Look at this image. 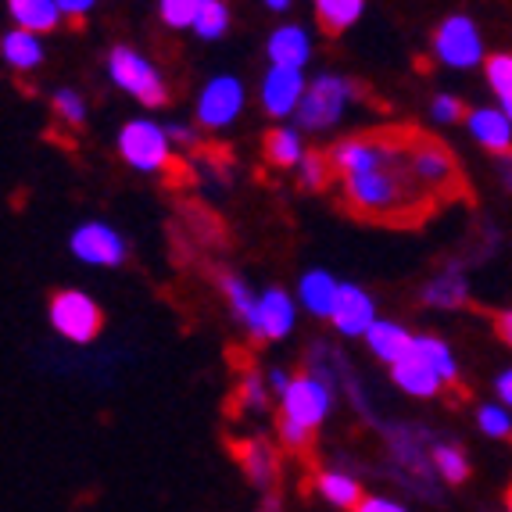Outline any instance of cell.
I'll return each mask as SVG.
<instances>
[{
  "label": "cell",
  "mask_w": 512,
  "mask_h": 512,
  "mask_svg": "<svg viewBox=\"0 0 512 512\" xmlns=\"http://www.w3.org/2000/svg\"><path fill=\"white\" fill-rule=\"evenodd\" d=\"M330 162L344 183L348 208L369 222L409 226V222L427 219L437 201L412 172L402 129L344 140L330 151Z\"/></svg>",
  "instance_id": "obj_1"
},
{
  "label": "cell",
  "mask_w": 512,
  "mask_h": 512,
  "mask_svg": "<svg viewBox=\"0 0 512 512\" xmlns=\"http://www.w3.org/2000/svg\"><path fill=\"white\" fill-rule=\"evenodd\" d=\"M402 144L409 154V165L416 172V180L437 197V201H455L462 194V176L459 165H455L452 151L434 137H423V133H412L402 129Z\"/></svg>",
  "instance_id": "obj_2"
},
{
  "label": "cell",
  "mask_w": 512,
  "mask_h": 512,
  "mask_svg": "<svg viewBox=\"0 0 512 512\" xmlns=\"http://www.w3.org/2000/svg\"><path fill=\"white\" fill-rule=\"evenodd\" d=\"M108 76L115 86H122L129 97H137L147 108H162L169 101V86H165L162 72L154 69L151 61L133 47H115L108 58Z\"/></svg>",
  "instance_id": "obj_3"
},
{
  "label": "cell",
  "mask_w": 512,
  "mask_h": 512,
  "mask_svg": "<svg viewBox=\"0 0 512 512\" xmlns=\"http://www.w3.org/2000/svg\"><path fill=\"white\" fill-rule=\"evenodd\" d=\"M119 154L129 169L137 172H162L172 162L169 129L151 119H133L119 129Z\"/></svg>",
  "instance_id": "obj_4"
},
{
  "label": "cell",
  "mask_w": 512,
  "mask_h": 512,
  "mask_svg": "<svg viewBox=\"0 0 512 512\" xmlns=\"http://www.w3.org/2000/svg\"><path fill=\"white\" fill-rule=\"evenodd\" d=\"M51 326L72 344H90L97 341V333L104 326V312L90 294L83 291H58L47 305Z\"/></svg>",
  "instance_id": "obj_5"
},
{
  "label": "cell",
  "mask_w": 512,
  "mask_h": 512,
  "mask_svg": "<svg viewBox=\"0 0 512 512\" xmlns=\"http://www.w3.org/2000/svg\"><path fill=\"white\" fill-rule=\"evenodd\" d=\"M351 83L341 76H319L308 83V94L305 101H301L298 108V122L301 129H312V133H319V129H330L337 126V122L344 119V111H348L351 104Z\"/></svg>",
  "instance_id": "obj_6"
},
{
  "label": "cell",
  "mask_w": 512,
  "mask_h": 512,
  "mask_svg": "<svg viewBox=\"0 0 512 512\" xmlns=\"http://www.w3.org/2000/svg\"><path fill=\"white\" fill-rule=\"evenodd\" d=\"M434 54L448 69H477L484 58V40H480L477 22L466 15L444 18L441 29L434 33Z\"/></svg>",
  "instance_id": "obj_7"
},
{
  "label": "cell",
  "mask_w": 512,
  "mask_h": 512,
  "mask_svg": "<svg viewBox=\"0 0 512 512\" xmlns=\"http://www.w3.org/2000/svg\"><path fill=\"white\" fill-rule=\"evenodd\" d=\"M330 402H333V394H330V387H326V380L308 376V373L294 376L291 387L283 391V416L280 419H291V423H298V427L316 430L326 419V412H330Z\"/></svg>",
  "instance_id": "obj_8"
},
{
  "label": "cell",
  "mask_w": 512,
  "mask_h": 512,
  "mask_svg": "<svg viewBox=\"0 0 512 512\" xmlns=\"http://www.w3.org/2000/svg\"><path fill=\"white\" fill-rule=\"evenodd\" d=\"M244 111V83L237 76H215L197 97V122L205 129H226Z\"/></svg>",
  "instance_id": "obj_9"
},
{
  "label": "cell",
  "mask_w": 512,
  "mask_h": 512,
  "mask_svg": "<svg viewBox=\"0 0 512 512\" xmlns=\"http://www.w3.org/2000/svg\"><path fill=\"white\" fill-rule=\"evenodd\" d=\"M308 94V83L301 76V69H287V65H269V72L262 76V108L273 115V119H287V115H298L301 101Z\"/></svg>",
  "instance_id": "obj_10"
},
{
  "label": "cell",
  "mask_w": 512,
  "mask_h": 512,
  "mask_svg": "<svg viewBox=\"0 0 512 512\" xmlns=\"http://www.w3.org/2000/svg\"><path fill=\"white\" fill-rule=\"evenodd\" d=\"M72 255L86 265H122L126 258V240L119 237V230H111L108 222H83L69 240Z\"/></svg>",
  "instance_id": "obj_11"
},
{
  "label": "cell",
  "mask_w": 512,
  "mask_h": 512,
  "mask_svg": "<svg viewBox=\"0 0 512 512\" xmlns=\"http://www.w3.org/2000/svg\"><path fill=\"white\" fill-rule=\"evenodd\" d=\"M294 301L291 294H283L280 287H269V291L258 294V308H255V319H251V330L262 337V341H280L287 333L294 330Z\"/></svg>",
  "instance_id": "obj_12"
},
{
  "label": "cell",
  "mask_w": 512,
  "mask_h": 512,
  "mask_svg": "<svg viewBox=\"0 0 512 512\" xmlns=\"http://www.w3.org/2000/svg\"><path fill=\"white\" fill-rule=\"evenodd\" d=\"M330 319L344 337H362V333H369V326L376 323V305L362 287L341 283V294H337V305H333Z\"/></svg>",
  "instance_id": "obj_13"
},
{
  "label": "cell",
  "mask_w": 512,
  "mask_h": 512,
  "mask_svg": "<svg viewBox=\"0 0 512 512\" xmlns=\"http://www.w3.org/2000/svg\"><path fill=\"white\" fill-rule=\"evenodd\" d=\"M466 126L470 137L491 154H509L512 151V119L502 108H473L466 111Z\"/></svg>",
  "instance_id": "obj_14"
},
{
  "label": "cell",
  "mask_w": 512,
  "mask_h": 512,
  "mask_svg": "<svg viewBox=\"0 0 512 512\" xmlns=\"http://www.w3.org/2000/svg\"><path fill=\"white\" fill-rule=\"evenodd\" d=\"M391 376H394V384L402 387L405 394H412V398H434V394H441V387H444V376L437 373L416 348H412L402 362H394Z\"/></svg>",
  "instance_id": "obj_15"
},
{
  "label": "cell",
  "mask_w": 512,
  "mask_h": 512,
  "mask_svg": "<svg viewBox=\"0 0 512 512\" xmlns=\"http://www.w3.org/2000/svg\"><path fill=\"white\" fill-rule=\"evenodd\" d=\"M366 344L373 348L376 359L387 362V366H394V362H402L405 355L416 348V337H412V333L405 330L402 323H391V319H376V323L369 326V333H366Z\"/></svg>",
  "instance_id": "obj_16"
},
{
  "label": "cell",
  "mask_w": 512,
  "mask_h": 512,
  "mask_svg": "<svg viewBox=\"0 0 512 512\" xmlns=\"http://www.w3.org/2000/svg\"><path fill=\"white\" fill-rule=\"evenodd\" d=\"M269 65H287V69H305L312 58V40L301 26H280L265 43Z\"/></svg>",
  "instance_id": "obj_17"
},
{
  "label": "cell",
  "mask_w": 512,
  "mask_h": 512,
  "mask_svg": "<svg viewBox=\"0 0 512 512\" xmlns=\"http://www.w3.org/2000/svg\"><path fill=\"white\" fill-rule=\"evenodd\" d=\"M8 15L15 29H29V33H51L65 18L58 0H8Z\"/></svg>",
  "instance_id": "obj_18"
},
{
  "label": "cell",
  "mask_w": 512,
  "mask_h": 512,
  "mask_svg": "<svg viewBox=\"0 0 512 512\" xmlns=\"http://www.w3.org/2000/svg\"><path fill=\"white\" fill-rule=\"evenodd\" d=\"M337 294H341V283L333 280L330 273H323V269H312V273L301 276V305L312 312V316H323L330 319L333 316V305H337Z\"/></svg>",
  "instance_id": "obj_19"
},
{
  "label": "cell",
  "mask_w": 512,
  "mask_h": 512,
  "mask_svg": "<svg viewBox=\"0 0 512 512\" xmlns=\"http://www.w3.org/2000/svg\"><path fill=\"white\" fill-rule=\"evenodd\" d=\"M0 54H4V61H8V69L33 72L43 61L40 33H29V29H8L4 40H0Z\"/></svg>",
  "instance_id": "obj_20"
},
{
  "label": "cell",
  "mask_w": 512,
  "mask_h": 512,
  "mask_svg": "<svg viewBox=\"0 0 512 512\" xmlns=\"http://www.w3.org/2000/svg\"><path fill=\"white\" fill-rule=\"evenodd\" d=\"M362 11H366V0H316L319 26H323L330 36L355 26V22L362 18Z\"/></svg>",
  "instance_id": "obj_21"
},
{
  "label": "cell",
  "mask_w": 512,
  "mask_h": 512,
  "mask_svg": "<svg viewBox=\"0 0 512 512\" xmlns=\"http://www.w3.org/2000/svg\"><path fill=\"white\" fill-rule=\"evenodd\" d=\"M265 158L280 169H291V165H301L305 162V144H301V133L298 129H273L269 137H265Z\"/></svg>",
  "instance_id": "obj_22"
},
{
  "label": "cell",
  "mask_w": 512,
  "mask_h": 512,
  "mask_svg": "<svg viewBox=\"0 0 512 512\" xmlns=\"http://www.w3.org/2000/svg\"><path fill=\"white\" fill-rule=\"evenodd\" d=\"M319 495L326 498L330 505H337V509H359L362 502V487L355 477H348V473H319Z\"/></svg>",
  "instance_id": "obj_23"
},
{
  "label": "cell",
  "mask_w": 512,
  "mask_h": 512,
  "mask_svg": "<svg viewBox=\"0 0 512 512\" xmlns=\"http://www.w3.org/2000/svg\"><path fill=\"white\" fill-rule=\"evenodd\" d=\"M237 455H240V466H244V473H248L255 484H273V477H276V459H273V452L265 448L262 441H251V444H240L237 448Z\"/></svg>",
  "instance_id": "obj_24"
},
{
  "label": "cell",
  "mask_w": 512,
  "mask_h": 512,
  "mask_svg": "<svg viewBox=\"0 0 512 512\" xmlns=\"http://www.w3.org/2000/svg\"><path fill=\"white\" fill-rule=\"evenodd\" d=\"M466 294H470V287H466V280H462L459 273H448L437 276V280H430V287L423 291V298H427V305L434 308H459L462 301H466Z\"/></svg>",
  "instance_id": "obj_25"
},
{
  "label": "cell",
  "mask_w": 512,
  "mask_h": 512,
  "mask_svg": "<svg viewBox=\"0 0 512 512\" xmlns=\"http://www.w3.org/2000/svg\"><path fill=\"white\" fill-rule=\"evenodd\" d=\"M230 29V8H226V0H205L201 4V15L194 22V33L201 40H222Z\"/></svg>",
  "instance_id": "obj_26"
},
{
  "label": "cell",
  "mask_w": 512,
  "mask_h": 512,
  "mask_svg": "<svg viewBox=\"0 0 512 512\" xmlns=\"http://www.w3.org/2000/svg\"><path fill=\"white\" fill-rule=\"evenodd\" d=\"M416 351L437 369V373L444 376V384H455L459 366H455V355H452V348H448V344L437 341V337H416Z\"/></svg>",
  "instance_id": "obj_27"
},
{
  "label": "cell",
  "mask_w": 512,
  "mask_h": 512,
  "mask_svg": "<svg viewBox=\"0 0 512 512\" xmlns=\"http://www.w3.org/2000/svg\"><path fill=\"white\" fill-rule=\"evenodd\" d=\"M222 294L230 301V308L237 312L244 323L255 319V308H258V294H251V287L240 276H222Z\"/></svg>",
  "instance_id": "obj_28"
},
{
  "label": "cell",
  "mask_w": 512,
  "mask_h": 512,
  "mask_svg": "<svg viewBox=\"0 0 512 512\" xmlns=\"http://www.w3.org/2000/svg\"><path fill=\"white\" fill-rule=\"evenodd\" d=\"M434 466L448 484H462V480H470V462H466V455H462L459 448H452V444H437Z\"/></svg>",
  "instance_id": "obj_29"
},
{
  "label": "cell",
  "mask_w": 512,
  "mask_h": 512,
  "mask_svg": "<svg viewBox=\"0 0 512 512\" xmlns=\"http://www.w3.org/2000/svg\"><path fill=\"white\" fill-rule=\"evenodd\" d=\"M201 4L205 0H162L158 11H162V22L172 29H194L197 15H201Z\"/></svg>",
  "instance_id": "obj_30"
},
{
  "label": "cell",
  "mask_w": 512,
  "mask_h": 512,
  "mask_svg": "<svg viewBox=\"0 0 512 512\" xmlns=\"http://www.w3.org/2000/svg\"><path fill=\"white\" fill-rule=\"evenodd\" d=\"M484 72H487V86L495 90L498 101H509L512 97V54H495V58H487Z\"/></svg>",
  "instance_id": "obj_31"
},
{
  "label": "cell",
  "mask_w": 512,
  "mask_h": 512,
  "mask_svg": "<svg viewBox=\"0 0 512 512\" xmlns=\"http://www.w3.org/2000/svg\"><path fill=\"white\" fill-rule=\"evenodd\" d=\"M298 169H301V187H308V190H323L326 183H330V176H337L330 154H305V162H301Z\"/></svg>",
  "instance_id": "obj_32"
},
{
  "label": "cell",
  "mask_w": 512,
  "mask_h": 512,
  "mask_svg": "<svg viewBox=\"0 0 512 512\" xmlns=\"http://www.w3.org/2000/svg\"><path fill=\"white\" fill-rule=\"evenodd\" d=\"M512 409H505V405H484V409L477 412V423L480 430H484L487 437H509L512 434Z\"/></svg>",
  "instance_id": "obj_33"
},
{
  "label": "cell",
  "mask_w": 512,
  "mask_h": 512,
  "mask_svg": "<svg viewBox=\"0 0 512 512\" xmlns=\"http://www.w3.org/2000/svg\"><path fill=\"white\" fill-rule=\"evenodd\" d=\"M54 111H58L65 122H72V126H83L86 101L76 94V90H58V94H54Z\"/></svg>",
  "instance_id": "obj_34"
},
{
  "label": "cell",
  "mask_w": 512,
  "mask_h": 512,
  "mask_svg": "<svg viewBox=\"0 0 512 512\" xmlns=\"http://www.w3.org/2000/svg\"><path fill=\"white\" fill-rule=\"evenodd\" d=\"M430 115H434L437 122H455V119H462L466 111H462V101H459V97L441 94V97H434V104H430Z\"/></svg>",
  "instance_id": "obj_35"
},
{
  "label": "cell",
  "mask_w": 512,
  "mask_h": 512,
  "mask_svg": "<svg viewBox=\"0 0 512 512\" xmlns=\"http://www.w3.org/2000/svg\"><path fill=\"white\" fill-rule=\"evenodd\" d=\"M312 434H316V430H305V427H298V423H291V419H280V441L287 444V448H308Z\"/></svg>",
  "instance_id": "obj_36"
},
{
  "label": "cell",
  "mask_w": 512,
  "mask_h": 512,
  "mask_svg": "<svg viewBox=\"0 0 512 512\" xmlns=\"http://www.w3.org/2000/svg\"><path fill=\"white\" fill-rule=\"evenodd\" d=\"M240 398H244V405H251V409H262L265 405V391H262V380H258L255 373L244 380V387H240Z\"/></svg>",
  "instance_id": "obj_37"
},
{
  "label": "cell",
  "mask_w": 512,
  "mask_h": 512,
  "mask_svg": "<svg viewBox=\"0 0 512 512\" xmlns=\"http://www.w3.org/2000/svg\"><path fill=\"white\" fill-rule=\"evenodd\" d=\"M97 0H58V8L65 18H83L90 15V8H94Z\"/></svg>",
  "instance_id": "obj_38"
},
{
  "label": "cell",
  "mask_w": 512,
  "mask_h": 512,
  "mask_svg": "<svg viewBox=\"0 0 512 512\" xmlns=\"http://www.w3.org/2000/svg\"><path fill=\"white\" fill-rule=\"evenodd\" d=\"M355 512H405V509L398 502H391V498H362Z\"/></svg>",
  "instance_id": "obj_39"
},
{
  "label": "cell",
  "mask_w": 512,
  "mask_h": 512,
  "mask_svg": "<svg viewBox=\"0 0 512 512\" xmlns=\"http://www.w3.org/2000/svg\"><path fill=\"white\" fill-rule=\"evenodd\" d=\"M495 391H498V402H502L505 409H512V369H505V373L498 376Z\"/></svg>",
  "instance_id": "obj_40"
},
{
  "label": "cell",
  "mask_w": 512,
  "mask_h": 512,
  "mask_svg": "<svg viewBox=\"0 0 512 512\" xmlns=\"http://www.w3.org/2000/svg\"><path fill=\"white\" fill-rule=\"evenodd\" d=\"M495 330H498V337H502V341L512 348V312H498V316H495Z\"/></svg>",
  "instance_id": "obj_41"
},
{
  "label": "cell",
  "mask_w": 512,
  "mask_h": 512,
  "mask_svg": "<svg viewBox=\"0 0 512 512\" xmlns=\"http://www.w3.org/2000/svg\"><path fill=\"white\" fill-rule=\"evenodd\" d=\"M165 129H169L172 144H190V140H194V133H190L187 126H165Z\"/></svg>",
  "instance_id": "obj_42"
},
{
  "label": "cell",
  "mask_w": 512,
  "mask_h": 512,
  "mask_svg": "<svg viewBox=\"0 0 512 512\" xmlns=\"http://www.w3.org/2000/svg\"><path fill=\"white\" fill-rule=\"evenodd\" d=\"M269 384L276 387V391H287V387H291V376H287V369H273V373H269Z\"/></svg>",
  "instance_id": "obj_43"
},
{
  "label": "cell",
  "mask_w": 512,
  "mask_h": 512,
  "mask_svg": "<svg viewBox=\"0 0 512 512\" xmlns=\"http://www.w3.org/2000/svg\"><path fill=\"white\" fill-rule=\"evenodd\" d=\"M498 169H502V180H505V187L512 190V151H509V154H498Z\"/></svg>",
  "instance_id": "obj_44"
},
{
  "label": "cell",
  "mask_w": 512,
  "mask_h": 512,
  "mask_svg": "<svg viewBox=\"0 0 512 512\" xmlns=\"http://www.w3.org/2000/svg\"><path fill=\"white\" fill-rule=\"evenodd\" d=\"M265 8H269V11H287V8H291V0H265Z\"/></svg>",
  "instance_id": "obj_45"
},
{
  "label": "cell",
  "mask_w": 512,
  "mask_h": 512,
  "mask_svg": "<svg viewBox=\"0 0 512 512\" xmlns=\"http://www.w3.org/2000/svg\"><path fill=\"white\" fill-rule=\"evenodd\" d=\"M258 512H280V502H273V498H269V502H265Z\"/></svg>",
  "instance_id": "obj_46"
},
{
  "label": "cell",
  "mask_w": 512,
  "mask_h": 512,
  "mask_svg": "<svg viewBox=\"0 0 512 512\" xmlns=\"http://www.w3.org/2000/svg\"><path fill=\"white\" fill-rule=\"evenodd\" d=\"M502 111H505V115H509V119H512V97H509V101H502Z\"/></svg>",
  "instance_id": "obj_47"
},
{
  "label": "cell",
  "mask_w": 512,
  "mask_h": 512,
  "mask_svg": "<svg viewBox=\"0 0 512 512\" xmlns=\"http://www.w3.org/2000/svg\"><path fill=\"white\" fill-rule=\"evenodd\" d=\"M505 502H509V512H512V491H509V498H505Z\"/></svg>",
  "instance_id": "obj_48"
}]
</instances>
